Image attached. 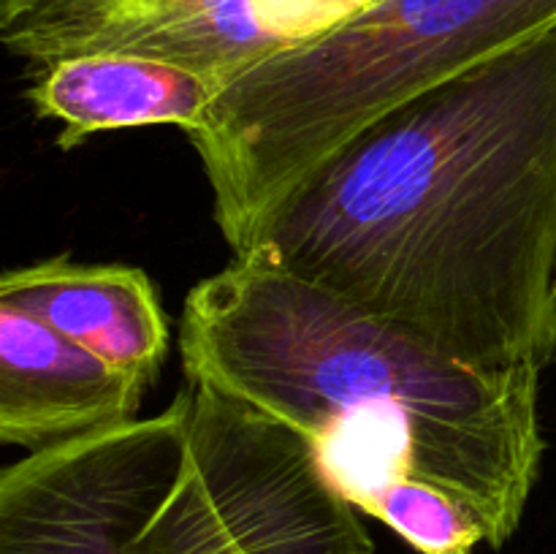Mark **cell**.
Masks as SVG:
<instances>
[{"label": "cell", "instance_id": "obj_5", "mask_svg": "<svg viewBox=\"0 0 556 554\" xmlns=\"http://www.w3.org/2000/svg\"><path fill=\"white\" fill-rule=\"evenodd\" d=\"M188 445V389L150 418L30 451L0 476V554H128Z\"/></svg>", "mask_w": 556, "mask_h": 554}, {"label": "cell", "instance_id": "obj_8", "mask_svg": "<svg viewBox=\"0 0 556 554\" xmlns=\"http://www.w3.org/2000/svg\"><path fill=\"white\" fill-rule=\"evenodd\" d=\"M9 302L144 386L168 353V324L150 275L125 264H74L65 255L9 269Z\"/></svg>", "mask_w": 556, "mask_h": 554}, {"label": "cell", "instance_id": "obj_6", "mask_svg": "<svg viewBox=\"0 0 556 554\" xmlns=\"http://www.w3.org/2000/svg\"><path fill=\"white\" fill-rule=\"evenodd\" d=\"M369 0H47L0 27L33 68L90 52L144 54L206 76L220 92L313 41Z\"/></svg>", "mask_w": 556, "mask_h": 554}, {"label": "cell", "instance_id": "obj_11", "mask_svg": "<svg viewBox=\"0 0 556 554\" xmlns=\"http://www.w3.org/2000/svg\"><path fill=\"white\" fill-rule=\"evenodd\" d=\"M41 3H47V0H0V27L11 25V22H16L20 16L30 14V11L38 9Z\"/></svg>", "mask_w": 556, "mask_h": 554}, {"label": "cell", "instance_id": "obj_9", "mask_svg": "<svg viewBox=\"0 0 556 554\" xmlns=\"http://www.w3.org/2000/svg\"><path fill=\"white\" fill-rule=\"evenodd\" d=\"M220 87L206 76L144 54L90 52L36 68L25 90L38 117L58 119L63 152L101 130L174 125L199 128Z\"/></svg>", "mask_w": 556, "mask_h": 554}, {"label": "cell", "instance_id": "obj_3", "mask_svg": "<svg viewBox=\"0 0 556 554\" xmlns=\"http://www.w3.org/2000/svg\"><path fill=\"white\" fill-rule=\"evenodd\" d=\"M552 25L556 0H369L239 76L188 134L233 255L358 130Z\"/></svg>", "mask_w": 556, "mask_h": 554}, {"label": "cell", "instance_id": "obj_2", "mask_svg": "<svg viewBox=\"0 0 556 554\" xmlns=\"http://www.w3.org/2000/svg\"><path fill=\"white\" fill-rule=\"evenodd\" d=\"M185 380L210 383L302 435L362 514L402 481L465 500L500 552L541 478V369H483L413 331L233 255L190 288L179 324Z\"/></svg>", "mask_w": 556, "mask_h": 554}, {"label": "cell", "instance_id": "obj_1", "mask_svg": "<svg viewBox=\"0 0 556 554\" xmlns=\"http://www.w3.org/2000/svg\"><path fill=\"white\" fill-rule=\"evenodd\" d=\"M248 253L472 367H554L556 25L358 130Z\"/></svg>", "mask_w": 556, "mask_h": 554}, {"label": "cell", "instance_id": "obj_10", "mask_svg": "<svg viewBox=\"0 0 556 554\" xmlns=\"http://www.w3.org/2000/svg\"><path fill=\"white\" fill-rule=\"evenodd\" d=\"M375 519L418 554H472L489 543L481 516L465 500L427 481H402L391 489Z\"/></svg>", "mask_w": 556, "mask_h": 554}, {"label": "cell", "instance_id": "obj_7", "mask_svg": "<svg viewBox=\"0 0 556 554\" xmlns=\"http://www.w3.org/2000/svg\"><path fill=\"white\" fill-rule=\"evenodd\" d=\"M147 386L36 315L0 302V440L47 449L134 421Z\"/></svg>", "mask_w": 556, "mask_h": 554}, {"label": "cell", "instance_id": "obj_4", "mask_svg": "<svg viewBox=\"0 0 556 554\" xmlns=\"http://www.w3.org/2000/svg\"><path fill=\"white\" fill-rule=\"evenodd\" d=\"M185 389V459L128 554H375L302 435L210 383Z\"/></svg>", "mask_w": 556, "mask_h": 554}]
</instances>
